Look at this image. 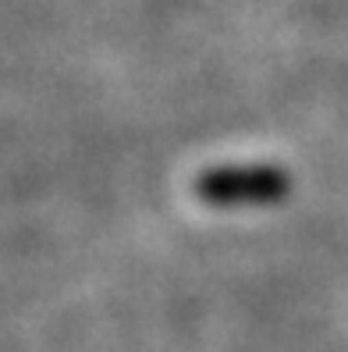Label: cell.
<instances>
[{"mask_svg": "<svg viewBox=\"0 0 348 352\" xmlns=\"http://www.w3.org/2000/svg\"><path fill=\"white\" fill-rule=\"evenodd\" d=\"M207 206H277L292 192V175L277 164H217L192 182Z\"/></svg>", "mask_w": 348, "mask_h": 352, "instance_id": "obj_1", "label": "cell"}]
</instances>
